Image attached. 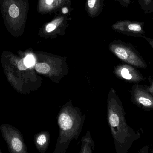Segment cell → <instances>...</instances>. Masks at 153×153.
I'll return each instance as SVG.
<instances>
[{"mask_svg": "<svg viewBox=\"0 0 153 153\" xmlns=\"http://www.w3.org/2000/svg\"><path fill=\"white\" fill-rule=\"evenodd\" d=\"M35 69L38 72L44 74L48 73L50 71V66L45 63L37 64L35 66Z\"/></svg>", "mask_w": 153, "mask_h": 153, "instance_id": "obj_14", "label": "cell"}, {"mask_svg": "<svg viewBox=\"0 0 153 153\" xmlns=\"http://www.w3.org/2000/svg\"><path fill=\"white\" fill-rule=\"evenodd\" d=\"M2 136L6 142L10 153H28L23 135L12 126L3 125L0 127Z\"/></svg>", "mask_w": 153, "mask_h": 153, "instance_id": "obj_4", "label": "cell"}, {"mask_svg": "<svg viewBox=\"0 0 153 153\" xmlns=\"http://www.w3.org/2000/svg\"><path fill=\"white\" fill-rule=\"evenodd\" d=\"M149 151L150 150H149V146H145L142 147L137 153H150Z\"/></svg>", "mask_w": 153, "mask_h": 153, "instance_id": "obj_20", "label": "cell"}, {"mask_svg": "<svg viewBox=\"0 0 153 153\" xmlns=\"http://www.w3.org/2000/svg\"><path fill=\"white\" fill-rule=\"evenodd\" d=\"M18 67L19 68V70H21V71H22V70H26L27 69V67L25 65V62H24V59H22L21 60L19 61L18 63Z\"/></svg>", "mask_w": 153, "mask_h": 153, "instance_id": "obj_19", "label": "cell"}, {"mask_svg": "<svg viewBox=\"0 0 153 153\" xmlns=\"http://www.w3.org/2000/svg\"><path fill=\"white\" fill-rule=\"evenodd\" d=\"M147 80L149 81L150 83V85H144L146 89L150 93L152 94V95L153 96V79L151 78L150 76L148 77L147 78Z\"/></svg>", "mask_w": 153, "mask_h": 153, "instance_id": "obj_17", "label": "cell"}, {"mask_svg": "<svg viewBox=\"0 0 153 153\" xmlns=\"http://www.w3.org/2000/svg\"><path fill=\"white\" fill-rule=\"evenodd\" d=\"M59 135L53 153H66L72 140H77L81 134V119L71 114L62 112L58 119Z\"/></svg>", "mask_w": 153, "mask_h": 153, "instance_id": "obj_2", "label": "cell"}, {"mask_svg": "<svg viewBox=\"0 0 153 153\" xmlns=\"http://www.w3.org/2000/svg\"><path fill=\"white\" fill-rule=\"evenodd\" d=\"M0 153H3L2 152V151H1V149H0Z\"/></svg>", "mask_w": 153, "mask_h": 153, "instance_id": "obj_23", "label": "cell"}, {"mask_svg": "<svg viewBox=\"0 0 153 153\" xmlns=\"http://www.w3.org/2000/svg\"><path fill=\"white\" fill-rule=\"evenodd\" d=\"M71 0H39L38 11L43 14H49L71 8Z\"/></svg>", "mask_w": 153, "mask_h": 153, "instance_id": "obj_7", "label": "cell"}, {"mask_svg": "<svg viewBox=\"0 0 153 153\" xmlns=\"http://www.w3.org/2000/svg\"><path fill=\"white\" fill-rule=\"evenodd\" d=\"M117 74L125 80L134 84L138 83L145 79L139 71L129 65H125L118 68Z\"/></svg>", "mask_w": 153, "mask_h": 153, "instance_id": "obj_9", "label": "cell"}, {"mask_svg": "<svg viewBox=\"0 0 153 153\" xmlns=\"http://www.w3.org/2000/svg\"><path fill=\"white\" fill-rule=\"evenodd\" d=\"M152 20H153V19H152Z\"/></svg>", "mask_w": 153, "mask_h": 153, "instance_id": "obj_24", "label": "cell"}, {"mask_svg": "<svg viewBox=\"0 0 153 153\" xmlns=\"http://www.w3.org/2000/svg\"><path fill=\"white\" fill-rule=\"evenodd\" d=\"M114 109L110 111L108 117L115 150L116 153H128L134 142L140 138L141 134L127 124L123 108L117 103Z\"/></svg>", "mask_w": 153, "mask_h": 153, "instance_id": "obj_1", "label": "cell"}, {"mask_svg": "<svg viewBox=\"0 0 153 153\" xmlns=\"http://www.w3.org/2000/svg\"><path fill=\"white\" fill-rule=\"evenodd\" d=\"M131 100L134 104L144 110H153V96L144 85L138 83L133 85Z\"/></svg>", "mask_w": 153, "mask_h": 153, "instance_id": "obj_5", "label": "cell"}, {"mask_svg": "<svg viewBox=\"0 0 153 153\" xmlns=\"http://www.w3.org/2000/svg\"><path fill=\"white\" fill-rule=\"evenodd\" d=\"M145 22L142 21L120 20L112 24V27L117 32L134 37H143L146 32L144 30Z\"/></svg>", "mask_w": 153, "mask_h": 153, "instance_id": "obj_6", "label": "cell"}, {"mask_svg": "<svg viewBox=\"0 0 153 153\" xmlns=\"http://www.w3.org/2000/svg\"><path fill=\"white\" fill-rule=\"evenodd\" d=\"M150 152H151V153H153V149H151V150H150Z\"/></svg>", "mask_w": 153, "mask_h": 153, "instance_id": "obj_22", "label": "cell"}, {"mask_svg": "<svg viewBox=\"0 0 153 153\" xmlns=\"http://www.w3.org/2000/svg\"><path fill=\"white\" fill-rule=\"evenodd\" d=\"M24 60L25 65L28 68L33 66L35 64V59L32 55H28L24 58Z\"/></svg>", "mask_w": 153, "mask_h": 153, "instance_id": "obj_16", "label": "cell"}, {"mask_svg": "<svg viewBox=\"0 0 153 153\" xmlns=\"http://www.w3.org/2000/svg\"><path fill=\"white\" fill-rule=\"evenodd\" d=\"M121 6L126 8L129 7L131 4V0H116Z\"/></svg>", "mask_w": 153, "mask_h": 153, "instance_id": "obj_18", "label": "cell"}, {"mask_svg": "<svg viewBox=\"0 0 153 153\" xmlns=\"http://www.w3.org/2000/svg\"><path fill=\"white\" fill-rule=\"evenodd\" d=\"M143 38H144L147 42L149 43V44H150V45L152 46V48H153V39L147 37L146 36H144L143 37Z\"/></svg>", "mask_w": 153, "mask_h": 153, "instance_id": "obj_21", "label": "cell"}, {"mask_svg": "<svg viewBox=\"0 0 153 153\" xmlns=\"http://www.w3.org/2000/svg\"><path fill=\"white\" fill-rule=\"evenodd\" d=\"M137 1L145 14L153 12V0H137Z\"/></svg>", "mask_w": 153, "mask_h": 153, "instance_id": "obj_13", "label": "cell"}, {"mask_svg": "<svg viewBox=\"0 0 153 153\" xmlns=\"http://www.w3.org/2000/svg\"><path fill=\"white\" fill-rule=\"evenodd\" d=\"M104 5V0H86L85 11L89 17L95 18L101 13Z\"/></svg>", "mask_w": 153, "mask_h": 153, "instance_id": "obj_10", "label": "cell"}, {"mask_svg": "<svg viewBox=\"0 0 153 153\" xmlns=\"http://www.w3.org/2000/svg\"><path fill=\"white\" fill-rule=\"evenodd\" d=\"M49 133L42 131L34 136V143L36 148L40 153H45L47 150L50 143Z\"/></svg>", "mask_w": 153, "mask_h": 153, "instance_id": "obj_11", "label": "cell"}, {"mask_svg": "<svg viewBox=\"0 0 153 153\" xmlns=\"http://www.w3.org/2000/svg\"><path fill=\"white\" fill-rule=\"evenodd\" d=\"M9 13L12 18H16L18 17L19 14V10L16 5L12 4L9 8Z\"/></svg>", "mask_w": 153, "mask_h": 153, "instance_id": "obj_15", "label": "cell"}, {"mask_svg": "<svg viewBox=\"0 0 153 153\" xmlns=\"http://www.w3.org/2000/svg\"><path fill=\"white\" fill-rule=\"evenodd\" d=\"M81 150L79 153H93L95 144L89 131L81 140Z\"/></svg>", "mask_w": 153, "mask_h": 153, "instance_id": "obj_12", "label": "cell"}, {"mask_svg": "<svg viewBox=\"0 0 153 153\" xmlns=\"http://www.w3.org/2000/svg\"><path fill=\"white\" fill-rule=\"evenodd\" d=\"M112 46L114 53L123 62L136 68L147 69V65L145 61L132 45L120 43L115 44Z\"/></svg>", "mask_w": 153, "mask_h": 153, "instance_id": "obj_3", "label": "cell"}, {"mask_svg": "<svg viewBox=\"0 0 153 153\" xmlns=\"http://www.w3.org/2000/svg\"><path fill=\"white\" fill-rule=\"evenodd\" d=\"M68 21V16L66 14L58 15L44 25L43 30L46 35L61 32L66 28Z\"/></svg>", "mask_w": 153, "mask_h": 153, "instance_id": "obj_8", "label": "cell"}]
</instances>
